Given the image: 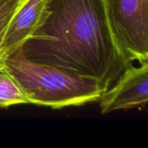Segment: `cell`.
Segmentation results:
<instances>
[{"label":"cell","instance_id":"6da1fadb","mask_svg":"<svg viewBox=\"0 0 148 148\" xmlns=\"http://www.w3.org/2000/svg\"><path fill=\"white\" fill-rule=\"evenodd\" d=\"M21 49L34 62L96 79L107 90L127 67L110 31L104 0H47Z\"/></svg>","mask_w":148,"mask_h":148},{"label":"cell","instance_id":"7a4b0ae2","mask_svg":"<svg viewBox=\"0 0 148 148\" xmlns=\"http://www.w3.org/2000/svg\"><path fill=\"white\" fill-rule=\"evenodd\" d=\"M30 104L60 109L97 101L107 91L96 79L72 74L27 59L21 47L4 60Z\"/></svg>","mask_w":148,"mask_h":148},{"label":"cell","instance_id":"3957f363","mask_svg":"<svg viewBox=\"0 0 148 148\" xmlns=\"http://www.w3.org/2000/svg\"><path fill=\"white\" fill-rule=\"evenodd\" d=\"M108 26L127 66L148 61V0H104Z\"/></svg>","mask_w":148,"mask_h":148},{"label":"cell","instance_id":"277c9868","mask_svg":"<svg viewBox=\"0 0 148 148\" xmlns=\"http://www.w3.org/2000/svg\"><path fill=\"white\" fill-rule=\"evenodd\" d=\"M100 100L101 114L145 106L148 101V61L127 66Z\"/></svg>","mask_w":148,"mask_h":148},{"label":"cell","instance_id":"5b68a950","mask_svg":"<svg viewBox=\"0 0 148 148\" xmlns=\"http://www.w3.org/2000/svg\"><path fill=\"white\" fill-rule=\"evenodd\" d=\"M47 0H24L10 19L0 45V60L14 53L36 29Z\"/></svg>","mask_w":148,"mask_h":148},{"label":"cell","instance_id":"8992f818","mask_svg":"<svg viewBox=\"0 0 148 148\" xmlns=\"http://www.w3.org/2000/svg\"><path fill=\"white\" fill-rule=\"evenodd\" d=\"M17 104H30L29 99L9 71L4 60H0V108Z\"/></svg>","mask_w":148,"mask_h":148},{"label":"cell","instance_id":"52a82bcc","mask_svg":"<svg viewBox=\"0 0 148 148\" xmlns=\"http://www.w3.org/2000/svg\"><path fill=\"white\" fill-rule=\"evenodd\" d=\"M24 0H0V45L7 26Z\"/></svg>","mask_w":148,"mask_h":148}]
</instances>
